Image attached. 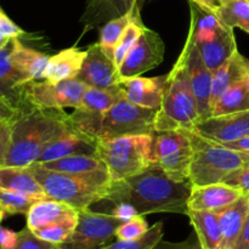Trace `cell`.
Here are the masks:
<instances>
[{"instance_id":"6da1fadb","label":"cell","mask_w":249,"mask_h":249,"mask_svg":"<svg viewBox=\"0 0 249 249\" xmlns=\"http://www.w3.org/2000/svg\"><path fill=\"white\" fill-rule=\"evenodd\" d=\"M191 182L172 179L158 164L119 181H112L106 196L96 203H128L139 215L153 213L187 214Z\"/></svg>"},{"instance_id":"7a4b0ae2","label":"cell","mask_w":249,"mask_h":249,"mask_svg":"<svg viewBox=\"0 0 249 249\" xmlns=\"http://www.w3.org/2000/svg\"><path fill=\"white\" fill-rule=\"evenodd\" d=\"M67 116L61 108H31L12 123L6 167L34 164L48 142L67 126Z\"/></svg>"},{"instance_id":"3957f363","label":"cell","mask_w":249,"mask_h":249,"mask_svg":"<svg viewBox=\"0 0 249 249\" xmlns=\"http://www.w3.org/2000/svg\"><path fill=\"white\" fill-rule=\"evenodd\" d=\"M29 169L50 198L65 202L77 211L101 201L112 184L107 170L70 174L45 169L36 163L29 165Z\"/></svg>"},{"instance_id":"277c9868","label":"cell","mask_w":249,"mask_h":249,"mask_svg":"<svg viewBox=\"0 0 249 249\" xmlns=\"http://www.w3.org/2000/svg\"><path fill=\"white\" fill-rule=\"evenodd\" d=\"M198 122V106L192 91L186 63L180 53L167 74L162 105L155 117V131L192 130Z\"/></svg>"},{"instance_id":"5b68a950","label":"cell","mask_w":249,"mask_h":249,"mask_svg":"<svg viewBox=\"0 0 249 249\" xmlns=\"http://www.w3.org/2000/svg\"><path fill=\"white\" fill-rule=\"evenodd\" d=\"M194 158L190 168L192 187L221 182L230 173L249 164V153L231 150L187 130Z\"/></svg>"},{"instance_id":"8992f818","label":"cell","mask_w":249,"mask_h":249,"mask_svg":"<svg viewBox=\"0 0 249 249\" xmlns=\"http://www.w3.org/2000/svg\"><path fill=\"white\" fill-rule=\"evenodd\" d=\"M152 143V134L100 139L96 143V155L106 164L112 181H119L155 164Z\"/></svg>"},{"instance_id":"52a82bcc","label":"cell","mask_w":249,"mask_h":249,"mask_svg":"<svg viewBox=\"0 0 249 249\" xmlns=\"http://www.w3.org/2000/svg\"><path fill=\"white\" fill-rule=\"evenodd\" d=\"M189 34L212 72H215L238 50L233 29L212 12L199 11L192 16Z\"/></svg>"},{"instance_id":"ba28073f","label":"cell","mask_w":249,"mask_h":249,"mask_svg":"<svg viewBox=\"0 0 249 249\" xmlns=\"http://www.w3.org/2000/svg\"><path fill=\"white\" fill-rule=\"evenodd\" d=\"M88 85L74 79L62 80L60 83L44 80H32L21 89L22 109L31 108H77L82 104L83 95Z\"/></svg>"},{"instance_id":"9c48e42d","label":"cell","mask_w":249,"mask_h":249,"mask_svg":"<svg viewBox=\"0 0 249 249\" xmlns=\"http://www.w3.org/2000/svg\"><path fill=\"white\" fill-rule=\"evenodd\" d=\"M157 111L141 107L123 97L104 113L100 139L153 134Z\"/></svg>"},{"instance_id":"30bf717a","label":"cell","mask_w":249,"mask_h":249,"mask_svg":"<svg viewBox=\"0 0 249 249\" xmlns=\"http://www.w3.org/2000/svg\"><path fill=\"white\" fill-rule=\"evenodd\" d=\"M123 221L108 213L78 211V224L72 236L60 245L61 249H100L116 238V230Z\"/></svg>"},{"instance_id":"8fae6325","label":"cell","mask_w":249,"mask_h":249,"mask_svg":"<svg viewBox=\"0 0 249 249\" xmlns=\"http://www.w3.org/2000/svg\"><path fill=\"white\" fill-rule=\"evenodd\" d=\"M165 46L157 32L145 27L140 38L119 66V77L133 78L153 70L164 58Z\"/></svg>"},{"instance_id":"7c38bea8","label":"cell","mask_w":249,"mask_h":249,"mask_svg":"<svg viewBox=\"0 0 249 249\" xmlns=\"http://www.w3.org/2000/svg\"><path fill=\"white\" fill-rule=\"evenodd\" d=\"M181 55L186 63L192 91H194L197 106H198L199 121H202V119H206L212 116L211 96L213 72L207 67L206 62L202 58L201 53H199L197 46L195 45L194 39L190 34L187 36Z\"/></svg>"},{"instance_id":"4fadbf2b","label":"cell","mask_w":249,"mask_h":249,"mask_svg":"<svg viewBox=\"0 0 249 249\" xmlns=\"http://www.w3.org/2000/svg\"><path fill=\"white\" fill-rule=\"evenodd\" d=\"M192 130L213 142H233L249 135V111L211 116L199 121Z\"/></svg>"},{"instance_id":"5bb4252c","label":"cell","mask_w":249,"mask_h":249,"mask_svg":"<svg viewBox=\"0 0 249 249\" xmlns=\"http://www.w3.org/2000/svg\"><path fill=\"white\" fill-rule=\"evenodd\" d=\"M77 79L91 88H109L118 84L119 71L116 62L101 49L99 43L92 44L87 50V56Z\"/></svg>"},{"instance_id":"9a60e30c","label":"cell","mask_w":249,"mask_h":249,"mask_svg":"<svg viewBox=\"0 0 249 249\" xmlns=\"http://www.w3.org/2000/svg\"><path fill=\"white\" fill-rule=\"evenodd\" d=\"M97 141L66 126L48 142L36 163H46L72 155H96Z\"/></svg>"},{"instance_id":"2e32d148","label":"cell","mask_w":249,"mask_h":249,"mask_svg":"<svg viewBox=\"0 0 249 249\" xmlns=\"http://www.w3.org/2000/svg\"><path fill=\"white\" fill-rule=\"evenodd\" d=\"M167 75L143 78L138 75L133 78L119 79L118 84L123 90L124 99L146 108L158 109L162 105Z\"/></svg>"},{"instance_id":"e0dca14e","label":"cell","mask_w":249,"mask_h":249,"mask_svg":"<svg viewBox=\"0 0 249 249\" xmlns=\"http://www.w3.org/2000/svg\"><path fill=\"white\" fill-rule=\"evenodd\" d=\"M243 196L240 190L229 186L225 182L192 187L190 194L189 211L219 212L225 207L235 203Z\"/></svg>"},{"instance_id":"ac0fdd59","label":"cell","mask_w":249,"mask_h":249,"mask_svg":"<svg viewBox=\"0 0 249 249\" xmlns=\"http://www.w3.org/2000/svg\"><path fill=\"white\" fill-rule=\"evenodd\" d=\"M216 214L221 233V249H233L249 215V197L242 196Z\"/></svg>"},{"instance_id":"d6986e66","label":"cell","mask_w":249,"mask_h":249,"mask_svg":"<svg viewBox=\"0 0 249 249\" xmlns=\"http://www.w3.org/2000/svg\"><path fill=\"white\" fill-rule=\"evenodd\" d=\"M249 75V61L243 57L240 51L233 53L229 60H226L215 72H213V83H212L211 107L213 111L221 95L230 87L240 82Z\"/></svg>"},{"instance_id":"ffe728a7","label":"cell","mask_w":249,"mask_h":249,"mask_svg":"<svg viewBox=\"0 0 249 249\" xmlns=\"http://www.w3.org/2000/svg\"><path fill=\"white\" fill-rule=\"evenodd\" d=\"M26 215L27 228L31 231H34L50 224L78 215V211L65 202L49 197L36 202Z\"/></svg>"},{"instance_id":"44dd1931","label":"cell","mask_w":249,"mask_h":249,"mask_svg":"<svg viewBox=\"0 0 249 249\" xmlns=\"http://www.w3.org/2000/svg\"><path fill=\"white\" fill-rule=\"evenodd\" d=\"M11 60L27 82L45 79V71L50 56L27 48L18 38L11 39Z\"/></svg>"},{"instance_id":"7402d4cb","label":"cell","mask_w":249,"mask_h":249,"mask_svg":"<svg viewBox=\"0 0 249 249\" xmlns=\"http://www.w3.org/2000/svg\"><path fill=\"white\" fill-rule=\"evenodd\" d=\"M85 56L87 51L80 50L75 46L65 49L51 56L45 71V79L53 84L62 80L74 79L82 68Z\"/></svg>"},{"instance_id":"603a6c76","label":"cell","mask_w":249,"mask_h":249,"mask_svg":"<svg viewBox=\"0 0 249 249\" xmlns=\"http://www.w3.org/2000/svg\"><path fill=\"white\" fill-rule=\"evenodd\" d=\"M27 82L11 60V40L0 49V96L11 100L22 109L21 89ZM23 111V109H22Z\"/></svg>"},{"instance_id":"cb8c5ba5","label":"cell","mask_w":249,"mask_h":249,"mask_svg":"<svg viewBox=\"0 0 249 249\" xmlns=\"http://www.w3.org/2000/svg\"><path fill=\"white\" fill-rule=\"evenodd\" d=\"M0 187L11 190L28 196L49 198L38 180L32 174L29 167H6L0 168Z\"/></svg>"},{"instance_id":"d4e9b609","label":"cell","mask_w":249,"mask_h":249,"mask_svg":"<svg viewBox=\"0 0 249 249\" xmlns=\"http://www.w3.org/2000/svg\"><path fill=\"white\" fill-rule=\"evenodd\" d=\"M202 249H221V233L215 212L189 211L186 214Z\"/></svg>"},{"instance_id":"484cf974","label":"cell","mask_w":249,"mask_h":249,"mask_svg":"<svg viewBox=\"0 0 249 249\" xmlns=\"http://www.w3.org/2000/svg\"><path fill=\"white\" fill-rule=\"evenodd\" d=\"M36 164L41 165L45 169L70 173V174H85V173L99 172V170H107L106 164L97 155H72L51 162L36 163Z\"/></svg>"},{"instance_id":"4316f807","label":"cell","mask_w":249,"mask_h":249,"mask_svg":"<svg viewBox=\"0 0 249 249\" xmlns=\"http://www.w3.org/2000/svg\"><path fill=\"white\" fill-rule=\"evenodd\" d=\"M249 111V75L229 88L214 105L212 116Z\"/></svg>"},{"instance_id":"83f0119b","label":"cell","mask_w":249,"mask_h":249,"mask_svg":"<svg viewBox=\"0 0 249 249\" xmlns=\"http://www.w3.org/2000/svg\"><path fill=\"white\" fill-rule=\"evenodd\" d=\"M123 97V90L119 84L109 88L88 87L83 95L82 104L79 107L97 113H106L116 102Z\"/></svg>"},{"instance_id":"f1b7e54d","label":"cell","mask_w":249,"mask_h":249,"mask_svg":"<svg viewBox=\"0 0 249 249\" xmlns=\"http://www.w3.org/2000/svg\"><path fill=\"white\" fill-rule=\"evenodd\" d=\"M152 136V156L155 163L160 158L172 155V153L191 145L187 129L170 131H155Z\"/></svg>"},{"instance_id":"f546056e","label":"cell","mask_w":249,"mask_h":249,"mask_svg":"<svg viewBox=\"0 0 249 249\" xmlns=\"http://www.w3.org/2000/svg\"><path fill=\"white\" fill-rule=\"evenodd\" d=\"M138 4L134 5L129 11H126L125 14L121 15V16L116 17V18H112L102 27L101 32H100V40L99 44L101 46L102 50L109 56V57L113 58L114 56V49H116L117 44L121 40L122 36H123L124 31L128 27V24L130 23L131 18H133L134 14H135V10ZM114 60V58H113Z\"/></svg>"},{"instance_id":"4dcf8cb0","label":"cell","mask_w":249,"mask_h":249,"mask_svg":"<svg viewBox=\"0 0 249 249\" xmlns=\"http://www.w3.org/2000/svg\"><path fill=\"white\" fill-rule=\"evenodd\" d=\"M194 150L192 146H186L169 156L160 158L156 164L160 165L172 179L177 181H190V168H191Z\"/></svg>"},{"instance_id":"1f68e13d","label":"cell","mask_w":249,"mask_h":249,"mask_svg":"<svg viewBox=\"0 0 249 249\" xmlns=\"http://www.w3.org/2000/svg\"><path fill=\"white\" fill-rule=\"evenodd\" d=\"M215 15L225 26L249 33V0H225Z\"/></svg>"},{"instance_id":"d6a6232c","label":"cell","mask_w":249,"mask_h":249,"mask_svg":"<svg viewBox=\"0 0 249 249\" xmlns=\"http://www.w3.org/2000/svg\"><path fill=\"white\" fill-rule=\"evenodd\" d=\"M102 117L104 113H97L83 107H77L72 113L67 116V125L78 133L97 141L101 133Z\"/></svg>"},{"instance_id":"836d02e7","label":"cell","mask_w":249,"mask_h":249,"mask_svg":"<svg viewBox=\"0 0 249 249\" xmlns=\"http://www.w3.org/2000/svg\"><path fill=\"white\" fill-rule=\"evenodd\" d=\"M143 23L141 22L140 18V10H139V6H136L135 14H134L133 18H131L130 23L128 24V27L124 31L123 36H122L121 40L117 44L116 49H114V62H116L117 67L119 68L121 63L123 62V60L125 58V56L128 55L129 51L133 49V46L135 45L136 41L140 38L141 33H142Z\"/></svg>"},{"instance_id":"e575fe53","label":"cell","mask_w":249,"mask_h":249,"mask_svg":"<svg viewBox=\"0 0 249 249\" xmlns=\"http://www.w3.org/2000/svg\"><path fill=\"white\" fill-rule=\"evenodd\" d=\"M77 224L78 215H75L72 218L65 219V220L57 221V223L50 224L48 226H44V228L34 230L32 232L45 242L53 243V245H62L72 236Z\"/></svg>"},{"instance_id":"d590c367","label":"cell","mask_w":249,"mask_h":249,"mask_svg":"<svg viewBox=\"0 0 249 249\" xmlns=\"http://www.w3.org/2000/svg\"><path fill=\"white\" fill-rule=\"evenodd\" d=\"M163 237V223L155 224L148 229L142 237L133 241H119L109 243L100 249H155L160 243Z\"/></svg>"},{"instance_id":"8d00e7d4","label":"cell","mask_w":249,"mask_h":249,"mask_svg":"<svg viewBox=\"0 0 249 249\" xmlns=\"http://www.w3.org/2000/svg\"><path fill=\"white\" fill-rule=\"evenodd\" d=\"M38 201H40V198L38 197L28 196V195L0 187V207L4 209L5 213L10 214V215L27 214L31 207Z\"/></svg>"},{"instance_id":"74e56055","label":"cell","mask_w":249,"mask_h":249,"mask_svg":"<svg viewBox=\"0 0 249 249\" xmlns=\"http://www.w3.org/2000/svg\"><path fill=\"white\" fill-rule=\"evenodd\" d=\"M148 224L145 215H135L130 220L124 221L117 228L116 240L133 241L142 237L148 231Z\"/></svg>"},{"instance_id":"f35d334b","label":"cell","mask_w":249,"mask_h":249,"mask_svg":"<svg viewBox=\"0 0 249 249\" xmlns=\"http://www.w3.org/2000/svg\"><path fill=\"white\" fill-rule=\"evenodd\" d=\"M12 249H61L60 245L45 242L36 237L28 228L18 232V240Z\"/></svg>"},{"instance_id":"ab89813d","label":"cell","mask_w":249,"mask_h":249,"mask_svg":"<svg viewBox=\"0 0 249 249\" xmlns=\"http://www.w3.org/2000/svg\"><path fill=\"white\" fill-rule=\"evenodd\" d=\"M221 182L240 190L243 196L249 197V164L230 173Z\"/></svg>"},{"instance_id":"60d3db41","label":"cell","mask_w":249,"mask_h":249,"mask_svg":"<svg viewBox=\"0 0 249 249\" xmlns=\"http://www.w3.org/2000/svg\"><path fill=\"white\" fill-rule=\"evenodd\" d=\"M135 4L136 0H108V2L105 6L104 11H102L101 16H100L99 23L105 21L106 18L112 19L125 14Z\"/></svg>"},{"instance_id":"b9f144b4","label":"cell","mask_w":249,"mask_h":249,"mask_svg":"<svg viewBox=\"0 0 249 249\" xmlns=\"http://www.w3.org/2000/svg\"><path fill=\"white\" fill-rule=\"evenodd\" d=\"M22 109L6 97L0 96V124L15 122L22 113Z\"/></svg>"},{"instance_id":"7bdbcfd3","label":"cell","mask_w":249,"mask_h":249,"mask_svg":"<svg viewBox=\"0 0 249 249\" xmlns=\"http://www.w3.org/2000/svg\"><path fill=\"white\" fill-rule=\"evenodd\" d=\"M0 31L9 39H19L22 36H24V32L7 17V15L2 11L1 7H0Z\"/></svg>"},{"instance_id":"ee69618b","label":"cell","mask_w":249,"mask_h":249,"mask_svg":"<svg viewBox=\"0 0 249 249\" xmlns=\"http://www.w3.org/2000/svg\"><path fill=\"white\" fill-rule=\"evenodd\" d=\"M12 123L14 122H6V123L0 124V168L4 165L5 157H6L7 150H9Z\"/></svg>"},{"instance_id":"f6af8a7d","label":"cell","mask_w":249,"mask_h":249,"mask_svg":"<svg viewBox=\"0 0 249 249\" xmlns=\"http://www.w3.org/2000/svg\"><path fill=\"white\" fill-rule=\"evenodd\" d=\"M108 214H112L113 216L118 218L121 221H128L135 215H139L136 209L133 206L128 203H117L112 206L111 211L107 212Z\"/></svg>"},{"instance_id":"bcb514c9","label":"cell","mask_w":249,"mask_h":249,"mask_svg":"<svg viewBox=\"0 0 249 249\" xmlns=\"http://www.w3.org/2000/svg\"><path fill=\"white\" fill-rule=\"evenodd\" d=\"M18 240V232L0 226V249H12Z\"/></svg>"},{"instance_id":"7dc6e473","label":"cell","mask_w":249,"mask_h":249,"mask_svg":"<svg viewBox=\"0 0 249 249\" xmlns=\"http://www.w3.org/2000/svg\"><path fill=\"white\" fill-rule=\"evenodd\" d=\"M190 1L196 4L201 9L206 10V11L212 12V14H216L219 7L223 5L224 0H190Z\"/></svg>"},{"instance_id":"c3c4849f","label":"cell","mask_w":249,"mask_h":249,"mask_svg":"<svg viewBox=\"0 0 249 249\" xmlns=\"http://www.w3.org/2000/svg\"><path fill=\"white\" fill-rule=\"evenodd\" d=\"M233 249H249V215L247 216L242 231L240 233L237 242H236Z\"/></svg>"},{"instance_id":"681fc988","label":"cell","mask_w":249,"mask_h":249,"mask_svg":"<svg viewBox=\"0 0 249 249\" xmlns=\"http://www.w3.org/2000/svg\"><path fill=\"white\" fill-rule=\"evenodd\" d=\"M223 146H225V147H228V148H231V150L243 151V152L249 153V135L245 136V138L240 139V140H237V141H233V142L224 143Z\"/></svg>"},{"instance_id":"f907efd6","label":"cell","mask_w":249,"mask_h":249,"mask_svg":"<svg viewBox=\"0 0 249 249\" xmlns=\"http://www.w3.org/2000/svg\"><path fill=\"white\" fill-rule=\"evenodd\" d=\"M170 249H202L201 243H199L198 238L197 240H189L185 243H180V245H173Z\"/></svg>"},{"instance_id":"816d5d0a","label":"cell","mask_w":249,"mask_h":249,"mask_svg":"<svg viewBox=\"0 0 249 249\" xmlns=\"http://www.w3.org/2000/svg\"><path fill=\"white\" fill-rule=\"evenodd\" d=\"M10 40H11V39H9L7 36H5L4 34H2V32L0 31V49L4 48V46H6L7 44L10 43Z\"/></svg>"},{"instance_id":"f5cc1de1","label":"cell","mask_w":249,"mask_h":249,"mask_svg":"<svg viewBox=\"0 0 249 249\" xmlns=\"http://www.w3.org/2000/svg\"><path fill=\"white\" fill-rule=\"evenodd\" d=\"M5 215H6V213H5V212H4V209H2L1 207H0V224H1L2 219L5 218Z\"/></svg>"},{"instance_id":"db71d44e","label":"cell","mask_w":249,"mask_h":249,"mask_svg":"<svg viewBox=\"0 0 249 249\" xmlns=\"http://www.w3.org/2000/svg\"><path fill=\"white\" fill-rule=\"evenodd\" d=\"M224 1H225V0H224Z\"/></svg>"}]
</instances>
